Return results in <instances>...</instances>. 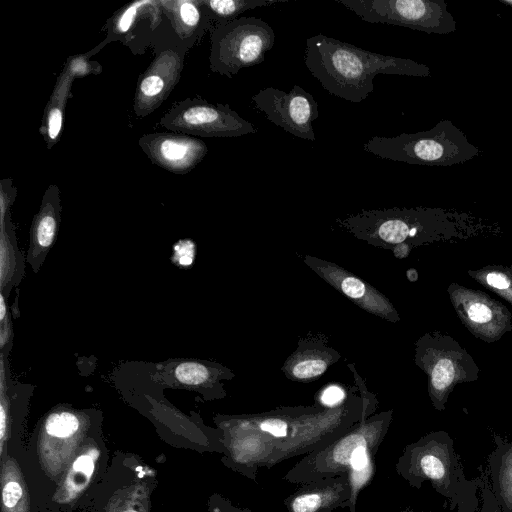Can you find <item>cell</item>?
Instances as JSON below:
<instances>
[{
    "mask_svg": "<svg viewBox=\"0 0 512 512\" xmlns=\"http://www.w3.org/2000/svg\"><path fill=\"white\" fill-rule=\"evenodd\" d=\"M362 408L360 395L351 387L347 400L335 408L315 404L259 414H218L213 419L225 447L221 462L255 481L259 467L270 468L329 445L361 421Z\"/></svg>",
    "mask_w": 512,
    "mask_h": 512,
    "instance_id": "1",
    "label": "cell"
},
{
    "mask_svg": "<svg viewBox=\"0 0 512 512\" xmlns=\"http://www.w3.org/2000/svg\"><path fill=\"white\" fill-rule=\"evenodd\" d=\"M304 63L326 91L352 103L362 102L373 92L378 74L431 75L425 64L370 52L322 33L306 40Z\"/></svg>",
    "mask_w": 512,
    "mask_h": 512,
    "instance_id": "2",
    "label": "cell"
},
{
    "mask_svg": "<svg viewBox=\"0 0 512 512\" xmlns=\"http://www.w3.org/2000/svg\"><path fill=\"white\" fill-rule=\"evenodd\" d=\"M102 424L103 413L98 409L58 404L38 420L26 444L27 453L56 489L81 445Z\"/></svg>",
    "mask_w": 512,
    "mask_h": 512,
    "instance_id": "3",
    "label": "cell"
},
{
    "mask_svg": "<svg viewBox=\"0 0 512 512\" xmlns=\"http://www.w3.org/2000/svg\"><path fill=\"white\" fill-rule=\"evenodd\" d=\"M396 472L416 489L429 481L453 511L476 482L467 479L454 441L447 432H430L405 446L396 463Z\"/></svg>",
    "mask_w": 512,
    "mask_h": 512,
    "instance_id": "4",
    "label": "cell"
},
{
    "mask_svg": "<svg viewBox=\"0 0 512 512\" xmlns=\"http://www.w3.org/2000/svg\"><path fill=\"white\" fill-rule=\"evenodd\" d=\"M364 150L382 159L426 166H452L480 154L451 120H441L417 133L373 136L365 142Z\"/></svg>",
    "mask_w": 512,
    "mask_h": 512,
    "instance_id": "5",
    "label": "cell"
},
{
    "mask_svg": "<svg viewBox=\"0 0 512 512\" xmlns=\"http://www.w3.org/2000/svg\"><path fill=\"white\" fill-rule=\"evenodd\" d=\"M392 414V410L383 411L356 423L329 445L305 455L284 475V480L304 484L348 472L359 448L378 450L388 432Z\"/></svg>",
    "mask_w": 512,
    "mask_h": 512,
    "instance_id": "6",
    "label": "cell"
},
{
    "mask_svg": "<svg viewBox=\"0 0 512 512\" xmlns=\"http://www.w3.org/2000/svg\"><path fill=\"white\" fill-rule=\"evenodd\" d=\"M156 470L139 455L115 451L91 512H152Z\"/></svg>",
    "mask_w": 512,
    "mask_h": 512,
    "instance_id": "7",
    "label": "cell"
},
{
    "mask_svg": "<svg viewBox=\"0 0 512 512\" xmlns=\"http://www.w3.org/2000/svg\"><path fill=\"white\" fill-rule=\"evenodd\" d=\"M441 211L428 208H385L360 210L335 223L343 231L375 247H404L409 240L420 238Z\"/></svg>",
    "mask_w": 512,
    "mask_h": 512,
    "instance_id": "8",
    "label": "cell"
},
{
    "mask_svg": "<svg viewBox=\"0 0 512 512\" xmlns=\"http://www.w3.org/2000/svg\"><path fill=\"white\" fill-rule=\"evenodd\" d=\"M275 43L273 28L261 18L242 16L216 26L211 34L210 68L231 78L260 64Z\"/></svg>",
    "mask_w": 512,
    "mask_h": 512,
    "instance_id": "9",
    "label": "cell"
},
{
    "mask_svg": "<svg viewBox=\"0 0 512 512\" xmlns=\"http://www.w3.org/2000/svg\"><path fill=\"white\" fill-rule=\"evenodd\" d=\"M111 461L103 424L86 438L56 486L49 506L60 512L91 507Z\"/></svg>",
    "mask_w": 512,
    "mask_h": 512,
    "instance_id": "10",
    "label": "cell"
},
{
    "mask_svg": "<svg viewBox=\"0 0 512 512\" xmlns=\"http://www.w3.org/2000/svg\"><path fill=\"white\" fill-rule=\"evenodd\" d=\"M360 19L407 27L428 34H450L456 20L444 0H335Z\"/></svg>",
    "mask_w": 512,
    "mask_h": 512,
    "instance_id": "11",
    "label": "cell"
},
{
    "mask_svg": "<svg viewBox=\"0 0 512 512\" xmlns=\"http://www.w3.org/2000/svg\"><path fill=\"white\" fill-rule=\"evenodd\" d=\"M0 512H46L55 488L30 459L26 444H8L0 452Z\"/></svg>",
    "mask_w": 512,
    "mask_h": 512,
    "instance_id": "12",
    "label": "cell"
},
{
    "mask_svg": "<svg viewBox=\"0 0 512 512\" xmlns=\"http://www.w3.org/2000/svg\"><path fill=\"white\" fill-rule=\"evenodd\" d=\"M160 125L193 137H240L258 131L228 104H212L201 98L175 104L161 118Z\"/></svg>",
    "mask_w": 512,
    "mask_h": 512,
    "instance_id": "13",
    "label": "cell"
},
{
    "mask_svg": "<svg viewBox=\"0 0 512 512\" xmlns=\"http://www.w3.org/2000/svg\"><path fill=\"white\" fill-rule=\"evenodd\" d=\"M254 107L284 131L305 140L315 141L312 122L319 116L314 97L301 86L289 92L266 87L252 96Z\"/></svg>",
    "mask_w": 512,
    "mask_h": 512,
    "instance_id": "14",
    "label": "cell"
},
{
    "mask_svg": "<svg viewBox=\"0 0 512 512\" xmlns=\"http://www.w3.org/2000/svg\"><path fill=\"white\" fill-rule=\"evenodd\" d=\"M152 377L162 386L195 391L210 401L226 396L223 381L233 379L235 373L216 362L173 359L154 365Z\"/></svg>",
    "mask_w": 512,
    "mask_h": 512,
    "instance_id": "15",
    "label": "cell"
},
{
    "mask_svg": "<svg viewBox=\"0 0 512 512\" xmlns=\"http://www.w3.org/2000/svg\"><path fill=\"white\" fill-rule=\"evenodd\" d=\"M302 259L318 276L359 308L390 322L399 321L390 300L371 284L333 262L311 255H304Z\"/></svg>",
    "mask_w": 512,
    "mask_h": 512,
    "instance_id": "16",
    "label": "cell"
},
{
    "mask_svg": "<svg viewBox=\"0 0 512 512\" xmlns=\"http://www.w3.org/2000/svg\"><path fill=\"white\" fill-rule=\"evenodd\" d=\"M139 145L153 163L176 174L191 171L208 152L200 139L177 132L143 135Z\"/></svg>",
    "mask_w": 512,
    "mask_h": 512,
    "instance_id": "17",
    "label": "cell"
},
{
    "mask_svg": "<svg viewBox=\"0 0 512 512\" xmlns=\"http://www.w3.org/2000/svg\"><path fill=\"white\" fill-rule=\"evenodd\" d=\"M34 386L15 381L9 357L0 354V452L8 444H22L25 420Z\"/></svg>",
    "mask_w": 512,
    "mask_h": 512,
    "instance_id": "18",
    "label": "cell"
},
{
    "mask_svg": "<svg viewBox=\"0 0 512 512\" xmlns=\"http://www.w3.org/2000/svg\"><path fill=\"white\" fill-rule=\"evenodd\" d=\"M182 61L173 51H164L140 79L135 94V113L144 116L155 110L178 82Z\"/></svg>",
    "mask_w": 512,
    "mask_h": 512,
    "instance_id": "19",
    "label": "cell"
},
{
    "mask_svg": "<svg viewBox=\"0 0 512 512\" xmlns=\"http://www.w3.org/2000/svg\"><path fill=\"white\" fill-rule=\"evenodd\" d=\"M350 497L348 472L300 484L284 500L288 512H331L344 508Z\"/></svg>",
    "mask_w": 512,
    "mask_h": 512,
    "instance_id": "20",
    "label": "cell"
},
{
    "mask_svg": "<svg viewBox=\"0 0 512 512\" xmlns=\"http://www.w3.org/2000/svg\"><path fill=\"white\" fill-rule=\"evenodd\" d=\"M325 335L309 334L298 340L297 348L286 359L281 370L285 377L297 382H310L335 364L340 353L327 344Z\"/></svg>",
    "mask_w": 512,
    "mask_h": 512,
    "instance_id": "21",
    "label": "cell"
},
{
    "mask_svg": "<svg viewBox=\"0 0 512 512\" xmlns=\"http://www.w3.org/2000/svg\"><path fill=\"white\" fill-rule=\"evenodd\" d=\"M61 204L59 188L52 184L45 191L40 209L34 216L29 237L26 262L34 273H38L54 245L60 220Z\"/></svg>",
    "mask_w": 512,
    "mask_h": 512,
    "instance_id": "22",
    "label": "cell"
},
{
    "mask_svg": "<svg viewBox=\"0 0 512 512\" xmlns=\"http://www.w3.org/2000/svg\"><path fill=\"white\" fill-rule=\"evenodd\" d=\"M14 195L2 188L0 220V292L8 299L25 275V260L17 243L15 227L10 218Z\"/></svg>",
    "mask_w": 512,
    "mask_h": 512,
    "instance_id": "23",
    "label": "cell"
},
{
    "mask_svg": "<svg viewBox=\"0 0 512 512\" xmlns=\"http://www.w3.org/2000/svg\"><path fill=\"white\" fill-rule=\"evenodd\" d=\"M495 447L487 457L491 489L503 512H512V437L494 436Z\"/></svg>",
    "mask_w": 512,
    "mask_h": 512,
    "instance_id": "24",
    "label": "cell"
},
{
    "mask_svg": "<svg viewBox=\"0 0 512 512\" xmlns=\"http://www.w3.org/2000/svg\"><path fill=\"white\" fill-rule=\"evenodd\" d=\"M167 5L181 36L201 35L212 23L200 1H171Z\"/></svg>",
    "mask_w": 512,
    "mask_h": 512,
    "instance_id": "25",
    "label": "cell"
},
{
    "mask_svg": "<svg viewBox=\"0 0 512 512\" xmlns=\"http://www.w3.org/2000/svg\"><path fill=\"white\" fill-rule=\"evenodd\" d=\"M62 76L64 79H59L58 86H55L54 93L45 109L41 126V133L49 148L55 144L60 137L63 126V110L70 89L71 77L64 73Z\"/></svg>",
    "mask_w": 512,
    "mask_h": 512,
    "instance_id": "26",
    "label": "cell"
},
{
    "mask_svg": "<svg viewBox=\"0 0 512 512\" xmlns=\"http://www.w3.org/2000/svg\"><path fill=\"white\" fill-rule=\"evenodd\" d=\"M377 450L361 447L353 455L349 467L350 497L344 508L349 512H356V503L359 492L373 478L375 471V454Z\"/></svg>",
    "mask_w": 512,
    "mask_h": 512,
    "instance_id": "27",
    "label": "cell"
},
{
    "mask_svg": "<svg viewBox=\"0 0 512 512\" xmlns=\"http://www.w3.org/2000/svg\"><path fill=\"white\" fill-rule=\"evenodd\" d=\"M201 5L214 27L237 19L241 13L258 7L270 6L283 0H202Z\"/></svg>",
    "mask_w": 512,
    "mask_h": 512,
    "instance_id": "28",
    "label": "cell"
},
{
    "mask_svg": "<svg viewBox=\"0 0 512 512\" xmlns=\"http://www.w3.org/2000/svg\"><path fill=\"white\" fill-rule=\"evenodd\" d=\"M350 393L340 385L330 384L323 387L317 395H315L316 405L324 408H335L342 405L348 398Z\"/></svg>",
    "mask_w": 512,
    "mask_h": 512,
    "instance_id": "29",
    "label": "cell"
},
{
    "mask_svg": "<svg viewBox=\"0 0 512 512\" xmlns=\"http://www.w3.org/2000/svg\"><path fill=\"white\" fill-rule=\"evenodd\" d=\"M171 261L180 268L193 265L196 256V245L191 239H181L174 243Z\"/></svg>",
    "mask_w": 512,
    "mask_h": 512,
    "instance_id": "30",
    "label": "cell"
},
{
    "mask_svg": "<svg viewBox=\"0 0 512 512\" xmlns=\"http://www.w3.org/2000/svg\"><path fill=\"white\" fill-rule=\"evenodd\" d=\"M480 470L481 473L478 476L481 499L480 512H503L491 489L487 468L483 469V467H481Z\"/></svg>",
    "mask_w": 512,
    "mask_h": 512,
    "instance_id": "31",
    "label": "cell"
},
{
    "mask_svg": "<svg viewBox=\"0 0 512 512\" xmlns=\"http://www.w3.org/2000/svg\"><path fill=\"white\" fill-rule=\"evenodd\" d=\"M349 368L353 372V375L355 378V384H356V387L359 391V395L362 400L363 408H362V416H361L360 422H363L374 414L375 410L378 407V401H377L375 395L368 391L365 381L358 375L353 364H349Z\"/></svg>",
    "mask_w": 512,
    "mask_h": 512,
    "instance_id": "32",
    "label": "cell"
},
{
    "mask_svg": "<svg viewBox=\"0 0 512 512\" xmlns=\"http://www.w3.org/2000/svg\"><path fill=\"white\" fill-rule=\"evenodd\" d=\"M147 1L134 2L124 9L120 16L115 20L113 31L118 34H124L134 25L138 12Z\"/></svg>",
    "mask_w": 512,
    "mask_h": 512,
    "instance_id": "33",
    "label": "cell"
},
{
    "mask_svg": "<svg viewBox=\"0 0 512 512\" xmlns=\"http://www.w3.org/2000/svg\"><path fill=\"white\" fill-rule=\"evenodd\" d=\"M13 337L12 314L9 309L4 319L0 321V354L9 357L13 346Z\"/></svg>",
    "mask_w": 512,
    "mask_h": 512,
    "instance_id": "34",
    "label": "cell"
},
{
    "mask_svg": "<svg viewBox=\"0 0 512 512\" xmlns=\"http://www.w3.org/2000/svg\"><path fill=\"white\" fill-rule=\"evenodd\" d=\"M208 512H251L249 508L235 506L227 497L212 493L207 501Z\"/></svg>",
    "mask_w": 512,
    "mask_h": 512,
    "instance_id": "35",
    "label": "cell"
},
{
    "mask_svg": "<svg viewBox=\"0 0 512 512\" xmlns=\"http://www.w3.org/2000/svg\"><path fill=\"white\" fill-rule=\"evenodd\" d=\"M479 490V479L477 477L476 484L469 489L465 496L458 503L456 512H476L479 504L477 491Z\"/></svg>",
    "mask_w": 512,
    "mask_h": 512,
    "instance_id": "36",
    "label": "cell"
},
{
    "mask_svg": "<svg viewBox=\"0 0 512 512\" xmlns=\"http://www.w3.org/2000/svg\"><path fill=\"white\" fill-rule=\"evenodd\" d=\"M468 315L476 323H485L490 320L491 311L486 305L476 303L468 309Z\"/></svg>",
    "mask_w": 512,
    "mask_h": 512,
    "instance_id": "37",
    "label": "cell"
},
{
    "mask_svg": "<svg viewBox=\"0 0 512 512\" xmlns=\"http://www.w3.org/2000/svg\"><path fill=\"white\" fill-rule=\"evenodd\" d=\"M487 282L490 286H493L497 289H505L509 286V282L506 277L497 273L488 274Z\"/></svg>",
    "mask_w": 512,
    "mask_h": 512,
    "instance_id": "38",
    "label": "cell"
},
{
    "mask_svg": "<svg viewBox=\"0 0 512 512\" xmlns=\"http://www.w3.org/2000/svg\"><path fill=\"white\" fill-rule=\"evenodd\" d=\"M46 512H60V511L49 506V508Z\"/></svg>",
    "mask_w": 512,
    "mask_h": 512,
    "instance_id": "39",
    "label": "cell"
},
{
    "mask_svg": "<svg viewBox=\"0 0 512 512\" xmlns=\"http://www.w3.org/2000/svg\"><path fill=\"white\" fill-rule=\"evenodd\" d=\"M401 512H415V511H412V510H410V509H406V510L401 511Z\"/></svg>",
    "mask_w": 512,
    "mask_h": 512,
    "instance_id": "40",
    "label": "cell"
}]
</instances>
